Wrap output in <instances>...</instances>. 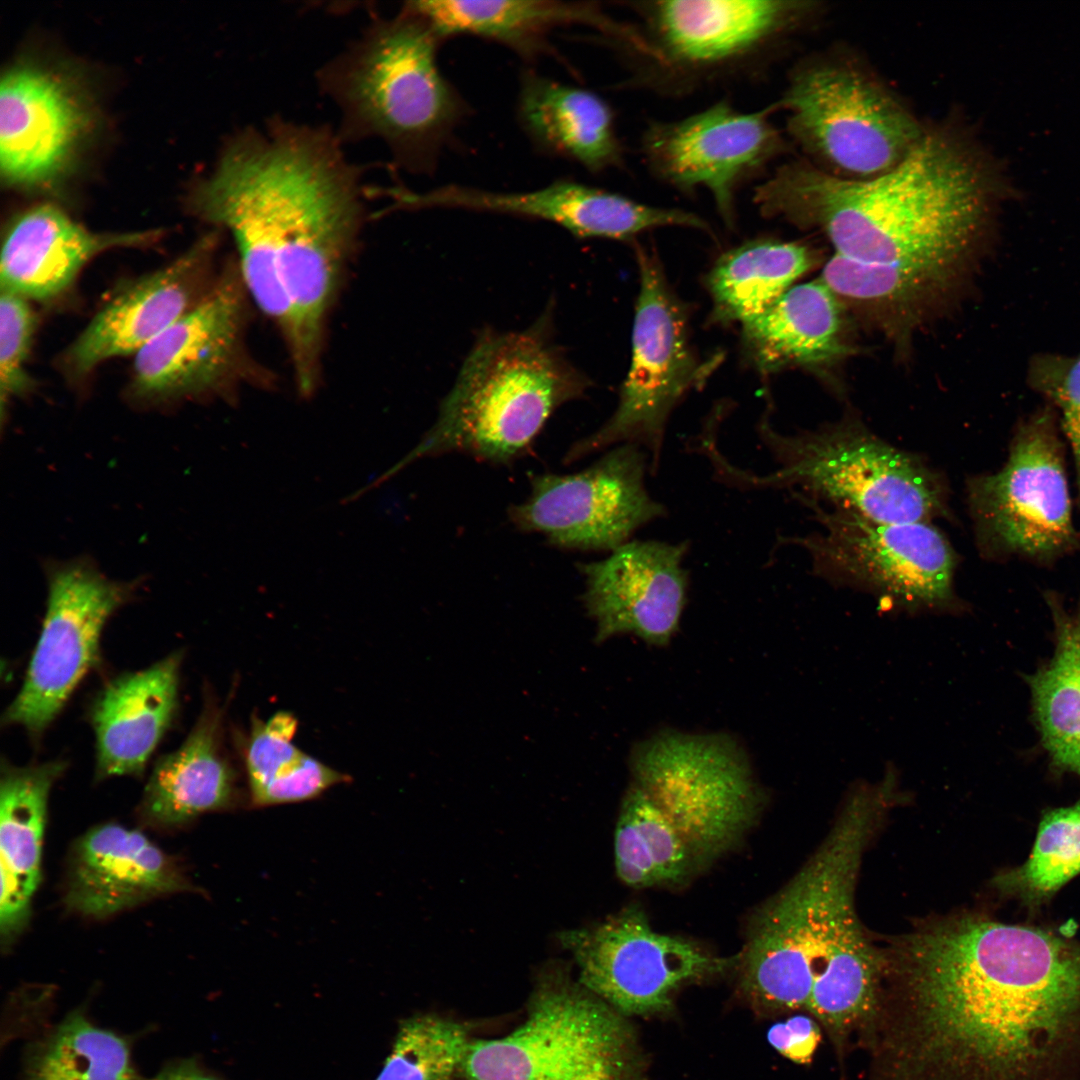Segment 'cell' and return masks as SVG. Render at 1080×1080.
<instances>
[{"mask_svg": "<svg viewBox=\"0 0 1080 1080\" xmlns=\"http://www.w3.org/2000/svg\"><path fill=\"white\" fill-rule=\"evenodd\" d=\"M649 457L633 444L612 447L589 467L533 477L529 496L508 510L520 531L538 533L569 550H608L628 542L665 506L648 491Z\"/></svg>", "mask_w": 1080, "mask_h": 1080, "instance_id": "obj_18", "label": "cell"}, {"mask_svg": "<svg viewBox=\"0 0 1080 1080\" xmlns=\"http://www.w3.org/2000/svg\"><path fill=\"white\" fill-rule=\"evenodd\" d=\"M337 133L280 117L225 145L190 209L228 231L250 299L278 327L294 377L321 375L328 316L364 220L361 168Z\"/></svg>", "mask_w": 1080, "mask_h": 1080, "instance_id": "obj_3", "label": "cell"}, {"mask_svg": "<svg viewBox=\"0 0 1080 1080\" xmlns=\"http://www.w3.org/2000/svg\"><path fill=\"white\" fill-rule=\"evenodd\" d=\"M614 856L617 876L633 888L680 883L697 868L678 830L633 783L617 820Z\"/></svg>", "mask_w": 1080, "mask_h": 1080, "instance_id": "obj_35", "label": "cell"}, {"mask_svg": "<svg viewBox=\"0 0 1080 1080\" xmlns=\"http://www.w3.org/2000/svg\"><path fill=\"white\" fill-rule=\"evenodd\" d=\"M590 385L554 342L551 311L521 331L484 329L432 427L369 488L414 461L448 453L510 464L528 451L559 407L583 397Z\"/></svg>", "mask_w": 1080, "mask_h": 1080, "instance_id": "obj_5", "label": "cell"}, {"mask_svg": "<svg viewBox=\"0 0 1080 1080\" xmlns=\"http://www.w3.org/2000/svg\"><path fill=\"white\" fill-rule=\"evenodd\" d=\"M182 659L175 651L98 693L90 709L98 779L142 774L178 712Z\"/></svg>", "mask_w": 1080, "mask_h": 1080, "instance_id": "obj_26", "label": "cell"}, {"mask_svg": "<svg viewBox=\"0 0 1080 1080\" xmlns=\"http://www.w3.org/2000/svg\"><path fill=\"white\" fill-rule=\"evenodd\" d=\"M801 499L812 507L822 530L786 541L809 554L817 574L910 611L961 608L954 590L956 554L929 522L875 521Z\"/></svg>", "mask_w": 1080, "mask_h": 1080, "instance_id": "obj_15", "label": "cell"}, {"mask_svg": "<svg viewBox=\"0 0 1080 1080\" xmlns=\"http://www.w3.org/2000/svg\"><path fill=\"white\" fill-rule=\"evenodd\" d=\"M635 251L640 281L629 371L613 414L596 431L576 441L565 461L633 444L645 450L650 472L655 473L673 410L689 391L706 382L721 359L703 360L694 351L686 311L658 257L640 245Z\"/></svg>", "mask_w": 1080, "mask_h": 1080, "instance_id": "obj_12", "label": "cell"}, {"mask_svg": "<svg viewBox=\"0 0 1080 1080\" xmlns=\"http://www.w3.org/2000/svg\"><path fill=\"white\" fill-rule=\"evenodd\" d=\"M644 1058L624 1015L586 989L568 963L536 971L523 1022L473 1039L458 1080H643Z\"/></svg>", "mask_w": 1080, "mask_h": 1080, "instance_id": "obj_9", "label": "cell"}, {"mask_svg": "<svg viewBox=\"0 0 1080 1080\" xmlns=\"http://www.w3.org/2000/svg\"><path fill=\"white\" fill-rule=\"evenodd\" d=\"M604 42L629 66L626 86L684 97L753 79L817 9L803 0H637Z\"/></svg>", "mask_w": 1080, "mask_h": 1080, "instance_id": "obj_6", "label": "cell"}, {"mask_svg": "<svg viewBox=\"0 0 1080 1080\" xmlns=\"http://www.w3.org/2000/svg\"><path fill=\"white\" fill-rule=\"evenodd\" d=\"M150 1080H222L193 1058L177 1060L164 1066Z\"/></svg>", "mask_w": 1080, "mask_h": 1080, "instance_id": "obj_42", "label": "cell"}, {"mask_svg": "<svg viewBox=\"0 0 1080 1080\" xmlns=\"http://www.w3.org/2000/svg\"><path fill=\"white\" fill-rule=\"evenodd\" d=\"M1027 384L1058 413L1061 432L1074 458L1080 510V353L1033 355L1028 364Z\"/></svg>", "mask_w": 1080, "mask_h": 1080, "instance_id": "obj_40", "label": "cell"}, {"mask_svg": "<svg viewBox=\"0 0 1080 1080\" xmlns=\"http://www.w3.org/2000/svg\"><path fill=\"white\" fill-rule=\"evenodd\" d=\"M444 42L473 36L500 44L533 62L551 52L550 35L570 25L600 30L608 20L592 2L554 0L409 1Z\"/></svg>", "mask_w": 1080, "mask_h": 1080, "instance_id": "obj_30", "label": "cell"}, {"mask_svg": "<svg viewBox=\"0 0 1080 1080\" xmlns=\"http://www.w3.org/2000/svg\"><path fill=\"white\" fill-rule=\"evenodd\" d=\"M557 937L575 960L578 981L624 1016L664 1011L682 984L727 965L684 938L654 930L632 907Z\"/></svg>", "mask_w": 1080, "mask_h": 1080, "instance_id": "obj_19", "label": "cell"}, {"mask_svg": "<svg viewBox=\"0 0 1080 1080\" xmlns=\"http://www.w3.org/2000/svg\"><path fill=\"white\" fill-rule=\"evenodd\" d=\"M774 111L773 104L746 112L719 100L679 119L649 121L640 137L643 163L658 182L679 193L708 192L732 226L739 191L762 180L789 150L771 120Z\"/></svg>", "mask_w": 1080, "mask_h": 1080, "instance_id": "obj_17", "label": "cell"}, {"mask_svg": "<svg viewBox=\"0 0 1080 1080\" xmlns=\"http://www.w3.org/2000/svg\"><path fill=\"white\" fill-rule=\"evenodd\" d=\"M773 106L784 110L786 131L804 159L846 180L891 170L926 128L872 73L840 56L796 64Z\"/></svg>", "mask_w": 1080, "mask_h": 1080, "instance_id": "obj_10", "label": "cell"}, {"mask_svg": "<svg viewBox=\"0 0 1080 1080\" xmlns=\"http://www.w3.org/2000/svg\"><path fill=\"white\" fill-rule=\"evenodd\" d=\"M194 890L176 859L146 835L106 823L74 842L63 898L71 912L105 919L157 898Z\"/></svg>", "mask_w": 1080, "mask_h": 1080, "instance_id": "obj_24", "label": "cell"}, {"mask_svg": "<svg viewBox=\"0 0 1080 1080\" xmlns=\"http://www.w3.org/2000/svg\"><path fill=\"white\" fill-rule=\"evenodd\" d=\"M443 41L407 2L376 17L360 38L318 72L341 113V142L378 138L396 165L431 175L471 108L441 72Z\"/></svg>", "mask_w": 1080, "mask_h": 1080, "instance_id": "obj_4", "label": "cell"}, {"mask_svg": "<svg viewBox=\"0 0 1080 1080\" xmlns=\"http://www.w3.org/2000/svg\"><path fill=\"white\" fill-rule=\"evenodd\" d=\"M66 767L62 760L23 767L2 762L1 877L32 898L41 881L42 844L49 795Z\"/></svg>", "mask_w": 1080, "mask_h": 1080, "instance_id": "obj_34", "label": "cell"}, {"mask_svg": "<svg viewBox=\"0 0 1080 1080\" xmlns=\"http://www.w3.org/2000/svg\"><path fill=\"white\" fill-rule=\"evenodd\" d=\"M38 324L30 302L14 293H0V408L2 423L14 398L30 395L36 388L27 371Z\"/></svg>", "mask_w": 1080, "mask_h": 1080, "instance_id": "obj_39", "label": "cell"}, {"mask_svg": "<svg viewBox=\"0 0 1080 1080\" xmlns=\"http://www.w3.org/2000/svg\"><path fill=\"white\" fill-rule=\"evenodd\" d=\"M688 542L629 540L599 561L582 564L584 602L598 641L632 634L664 646L677 632L687 600Z\"/></svg>", "mask_w": 1080, "mask_h": 1080, "instance_id": "obj_23", "label": "cell"}, {"mask_svg": "<svg viewBox=\"0 0 1080 1080\" xmlns=\"http://www.w3.org/2000/svg\"><path fill=\"white\" fill-rule=\"evenodd\" d=\"M94 124L74 79L35 64H17L0 86V169L9 187H54Z\"/></svg>", "mask_w": 1080, "mask_h": 1080, "instance_id": "obj_20", "label": "cell"}, {"mask_svg": "<svg viewBox=\"0 0 1080 1080\" xmlns=\"http://www.w3.org/2000/svg\"><path fill=\"white\" fill-rule=\"evenodd\" d=\"M1024 199L1007 160L960 122L926 127L904 160L874 178L840 179L793 159L752 196L763 217L821 232L833 255L944 309L992 253L1004 204Z\"/></svg>", "mask_w": 1080, "mask_h": 1080, "instance_id": "obj_2", "label": "cell"}, {"mask_svg": "<svg viewBox=\"0 0 1080 1080\" xmlns=\"http://www.w3.org/2000/svg\"><path fill=\"white\" fill-rule=\"evenodd\" d=\"M818 256L799 242L749 241L722 255L706 283L712 320L741 325L755 318L811 270Z\"/></svg>", "mask_w": 1080, "mask_h": 1080, "instance_id": "obj_31", "label": "cell"}, {"mask_svg": "<svg viewBox=\"0 0 1080 1080\" xmlns=\"http://www.w3.org/2000/svg\"><path fill=\"white\" fill-rule=\"evenodd\" d=\"M24 1080H139L130 1046L81 1011L69 1013L28 1049Z\"/></svg>", "mask_w": 1080, "mask_h": 1080, "instance_id": "obj_36", "label": "cell"}, {"mask_svg": "<svg viewBox=\"0 0 1080 1080\" xmlns=\"http://www.w3.org/2000/svg\"><path fill=\"white\" fill-rule=\"evenodd\" d=\"M1056 409L1044 403L1015 427L995 473L968 480L977 547L990 560L1054 566L1080 549Z\"/></svg>", "mask_w": 1080, "mask_h": 1080, "instance_id": "obj_11", "label": "cell"}, {"mask_svg": "<svg viewBox=\"0 0 1080 1080\" xmlns=\"http://www.w3.org/2000/svg\"><path fill=\"white\" fill-rule=\"evenodd\" d=\"M156 230L95 232L74 221L58 206L46 203L16 215L2 240L0 288L44 304L65 296L83 268L114 249L151 246Z\"/></svg>", "mask_w": 1080, "mask_h": 1080, "instance_id": "obj_25", "label": "cell"}, {"mask_svg": "<svg viewBox=\"0 0 1080 1080\" xmlns=\"http://www.w3.org/2000/svg\"><path fill=\"white\" fill-rule=\"evenodd\" d=\"M1055 628L1053 658L1026 678L1033 715L1053 766L1080 777V605L1068 610L1044 593Z\"/></svg>", "mask_w": 1080, "mask_h": 1080, "instance_id": "obj_32", "label": "cell"}, {"mask_svg": "<svg viewBox=\"0 0 1080 1080\" xmlns=\"http://www.w3.org/2000/svg\"><path fill=\"white\" fill-rule=\"evenodd\" d=\"M1080 1046V946L974 915L887 955L872 1080H1059Z\"/></svg>", "mask_w": 1080, "mask_h": 1080, "instance_id": "obj_1", "label": "cell"}, {"mask_svg": "<svg viewBox=\"0 0 1080 1080\" xmlns=\"http://www.w3.org/2000/svg\"><path fill=\"white\" fill-rule=\"evenodd\" d=\"M217 243L206 235L168 265L117 289L59 356L65 378L79 384L106 361L135 356L197 305L218 276Z\"/></svg>", "mask_w": 1080, "mask_h": 1080, "instance_id": "obj_21", "label": "cell"}, {"mask_svg": "<svg viewBox=\"0 0 1080 1080\" xmlns=\"http://www.w3.org/2000/svg\"><path fill=\"white\" fill-rule=\"evenodd\" d=\"M249 299L237 262L228 263L197 305L134 356L128 402L142 409L215 399L233 404L242 384L271 386L273 376L247 351Z\"/></svg>", "mask_w": 1080, "mask_h": 1080, "instance_id": "obj_14", "label": "cell"}, {"mask_svg": "<svg viewBox=\"0 0 1080 1080\" xmlns=\"http://www.w3.org/2000/svg\"><path fill=\"white\" fill-rule=\"evenodd\" d=\"M844 307L819 278L789 288L742 324L745 354L761 373L786 368L821 371L851 353Z\"/></svg>", "mask_w": 1080, "mask_h": 1080, "instance_id": "obj_29", "label": "cell"}, {"mask_svg": "<svg viewBox=\"0 0 1080 1080\" xmlns=\"http://www.w3.org/2000/svg\"><path fill=\"white\" fill-rule=\"evenodd\" d=\"M630 768L633 784L678 830L697 867L736 846L762 805L749 759L727 734L659 731L633 747Z\"/></svg>", "mask_w": 1080, "mask_h": 1080, "instance_id": "obj_13", "label": "cell"}, {"mask_svg": "<svg viewBox=\"0 0 1080 1080\" xmlns=\"http://www.w3.org/2000/svg\"><path fill=\"white\" fill-rule=\"evenodd\" d=\"M879 792L858 787L808 863L756 914L740 962L749 997L776 1011L805 1009L820 947L854 904L863 854L890 811Z\"/></svg>", "mask_w": 1080, "mask_h": 1080, "instance_id": "obj_8", "label": "cell"}, {"mask_svg": "<svg viewBox=\"0 0 1080 1080\" xmlns=\"http://www.w3.org/2000/svg\"><path fill=\"white\" fill-rule=\"evenodd\" d=\"M397 209H462L539 219L577 238L631 241L662 227L696 228L695 213L649 205L623 194L561 178L529 191L502 192L447 184L426 192L403 188Z\"/></svg>", "mask_w": 1080, "mask_h": 1080, "instance_id": "obj_22", "label": "cell"}, {"mask_svg": "<svg viewBox=\"0 0 1080 1080\" xmlns=\"http://www.w3.org/2000/svg\"><path fill=\"white\" fill-rule=\"evenodd\" d=\"M769 411L757 434L776 469L757 474L731 463L717 438L705 440V455L719 482L743 490L800 487L871 520L928 522L946 514L943 480L921 459L880 439L854 417L817 430L783 434Z\"/></svg>", "mask_w": 1080, "mask_h": 1080, "instance_id": "obj_7", "label": "cell"}, {"mask_svg": "<svg viewBox=\"0 0 1080 1080\" xmlns=\"http://www.w3.org/2000/svg\"><path fill=\"white\" fill-rule=\"evenodd\" d=\"M767 1039L784 1057L797 1064H808L821 1042L822 1029L811 1016L795 1015L772 1025Z\"/></svg>", "mask_w": 1080, "mask_h": 1080, "instance_id": "obj_41", "label": "cell"}, {"mask_svg": "<svg viewBox=\"0 0 1080 1080\" xmlns=\"http://www.w3.org/2000/svg\"><path fill=\"white\" fill-rule=\"evenodd\" d=\"M467 1024L436 1013L403 1019L375 1080H456L473 1040Z\"/></svg>", "mask_w": 1080, "mask_h": 1080, "instance_id": "obj_37", "label": "cell"}, {"mask_svg": "<svg viewBox=\"0 0 1080 1080\" xmlns=\"http://www.w3.org/2000/svg\"><path fill=\"white\" fill-rule=\"evenodd\" d=\"M1080 873V800L1070 807L1047 812L1039 825L1029 859L999 875L997 887L1029 902L1055 893Z\"/></svg>", "mask_w": 1080, "mask_h": 1080, "instance_id": "obj_38", "label": "cell"}, {"mask_svg": "<svg viewBox=\"0 0 1080 1080\" xmlns=\"http://www.w3.org/2000/svg\"><path fill=\"white\" fill-rule=\"evenodd\" d=\"M516 117L522 132L543 155L573 162L593 174L624 164L615 113L592 90L527 68L520 75Z\"/></svg>", "mask_w": 1080, "mask_h": 1080, "instance_id": "obj_27", "label": "cell"}, {"mask_svg": "<svg viewBox=\"0 0 1080 1080\" xmlns=\"http://www.w3.org/2000/svg\"><path fill=\"white\" fill-rule=\"evenodd\" d=\"M297 727L296 717L286 711L265 722L257 716L252 719L242 754L253 807L312 800L351 780L295 746Z\"/></svg>", "mask_w": 1080, "mask_h": 1080, "instance_id": "obj_33", "label": "cell"}, {"mask_svg": "<svg viewBox=\"0 0 1080 1080\" xmlns=\"http://www.w3.org/2000/svg\"><path fill=\"white\" fill-rule=\"evenodd\" d=\"M46 612L23 684L2 717L4 725L39 736L98 663L109 618L132 600L138 579L106 576L88 556L44 561Z\"/></svg>", "mask_w": 1080, "mask_h": 1080, "instance_id": "obj_16", "label": "cell"}, {"mask_svg": "<svg viewBox=\"0 0 1080 1080\" xmlns=\"http://www.w3.org/2000/svg\"><path fill=\"white\" fill-rule=\"evenodd\" d=\"M223 723L224 709L207 697L184 742L154 765L137 810L143 824L173 830L235 806L237 774L224 750Z\"/></svg>", "mask_w": 1080, "mask_h": 1080, "instance_id": "obj_28", "label": "cell"}]
</instances>
